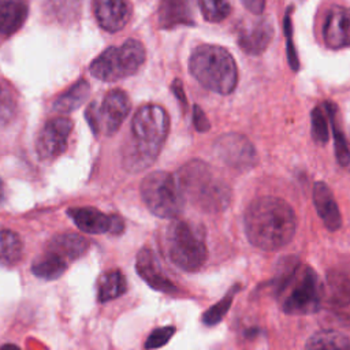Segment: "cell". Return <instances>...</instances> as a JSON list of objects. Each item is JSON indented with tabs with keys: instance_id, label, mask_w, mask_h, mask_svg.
I'll return each mask as SVG.
<instances>
[{
	"instance_id": "8",
	"label": "cell",
	"mask_w": 350,
	"mask_h": 350,
	"mask_svg": "<svg viewBox=\"0 0 350 350\" xmlns=\"http://www.w3.org/2000/svg\"><path fill=\"white\" fill-rule=\"evenodd\" d=\"M144 45L134 40H126L119 46H111L101 52L90 64V74L104 82H115L137 72L145 62Z\"/></svg>"
},
{
	"instance_id": "15",
	"label": "cell",
	"mask_w": 350,
	"mask_h": 350,
	"mask_svg": "<svg viewBox=\"0 0 350 350\" xmlns=\"http://www.w3.org/2000/svg\"><path fill=\"white\" fill-rule=\"evenodd\" d=\"M324 42L331 49L350 46V8L334 5L328 10L323 26Z\"/></svg>"
},
{
	"instance_id": "27",
	"label": "cell",
	"mask_w": 350,
	"mask_h": 350,
	"mask_svg": "<svg viewBox=\"0 0 350 350\" xmlns=\"http://www.w3.org/2000/svg\"><path fill=\"white\" fill-rule=\"evenodd\" d=\"M22 252L23 243L21 237L11 230H0V264H16L22 257Z\"/></svg>"
},
{
	"instance_id": "3",
	"label": "cell",
	"mask_w": 350,
	"mask_h": 350,
	"mask_svg": "<svg viewBox=\"0 0 350 350\" xmlns=\"http://www.w3.org/2000/svg\"><path fill=\"white\" fill-rule=\"evenodd\" d=\"M283 268L275 282V294L280 309L287 314L317 312L323 302L324 287L316 271L297 260H286Z\"/></svg>"
},
{
	"instance_id": "23",
	"label": "cell",
	"mask_w": 350,
	"mask_h": 350,
	"mask_svg": "<svg viewBox=\"0 0 350 350\" xmlns=\"http://www.w3.org/2000/svg\"><path fill=\"white\" fill-rule=\"evenodd\" d=\"M324 107H325V111L328 115V122L331 124L332 134H334V146H335L336 160L340 165L345 167L350 163V150H349L345 134H343L339 120H338V108L331 101H325Z\"/></svg>"
},
{
	"instance_id": "1",
	"label": "cell",
	"mask_w": 350,
	"mask_h": 350,
	"mask_svg": "<svg viewBox=\"0 0 350 350\" xmlns=\"http://www.w3.org/2000/svg\"><path fill=\"white\" fill-rule=\"evenodd\" d=\"M243 224L246 237L253 246L273 252L293 239L297 230V216L284 200L264 196L247 205Z\"/></svg>"
},
{
	"instance_id": "35",
	"label": "cell",
	"mask_w": 350,
	"mask_h": 350,
	"mask_svg": "<svg viewBox=\"0 0 350 350\" xmlns=\"http://www.w3.org/2000/svg\"><path fill=\"white\" fill-rule=\"evenodd\" d=\"M243 7L252 14L260 15L265 10V0H241Z\"/></svg>"
},
{
	"instance_id": "37",
	"label": "cell",
	"mask_w": 350,
	"mask_h": 350,
	"mask_svg": "<svg viewBox=\"0 0 350 350\" xmlns=\"http://www.w3.org/2000/svg\"><path fill=\"white\" fill-rule=\"evenodd\" d=\"M3 200H4V183H3V180L0 178V204L3 202Z\"/></svg>"
},
{
	"instance_id": "33",
	"label": "cell",
	"mask_w": 350,
	"mask_h": 350,
	"mask_svg": "<svg viewBox=\"0 0 350 350\" xmlns=\"http://www.w3.org/2000/svg\"><path fill=\"white\" fill-rule=\"evenodd\" d=\"M174 334H175V327H171V325L156 328L154 331L150 332V335L145 340V349L152 350V349L163 347L172 338Z\"/></svg>"
},
{
	"instance_id": "6",
	"label": "cell",
	"mask_w": 350,
	"mask_h": 350,
	"mask_svg": "<svg viewBox=\"0 0 350 350\" xmlns=\"http://www.w3.org/2000/svg\"><path fill=\"white\" fill-rule=\"evenodd\" d=\"M165 246L170 260L180 269H200L208 256L204 230L186 220H172L165 231Z\"/></svg>"
},
{
	"instance_id": "21",
	"label": "cell",
	"mask_w": 350,
	"mask_h": 350,
	"mask_svg": "<svg viewBox=\"0 0 350 350\" xmlns=\"http://www.w3.org/2000/svg\"><path fill=\"white\" fill-rule=\"evenodd\" d=\"M67 261L55 254L53 252L44 250L37 256L31 264V272L34 276L45 280H55L62 276L67 268Z\"/></svg>"
},
{
	"instance_id": "11",
	"label": "cell",
	"mask_w": 350,
	"mask_h": 350,
	"mask_svg": "<svg viewBox=\"0 0 350 350\" xmlns=\"http://www.w3.org/2000/svg\"><path fill=\"white\" fill-rule=\"evenodd\" d=\"M72 130V122L68 118H53L41 129L36 149L42 160H52L67 149L68 135Z\"/></svg>"
},
{
	"instance_id": "25",
	"label": "cell",
	"mask_w": 350,
	"mask_h": 350,
	"mask_svg": "<svg viewBox=\"0 0 350 350\" xmlns=\"http://www.w3.org/2000/svg\"><path fill=\"white\" fill-rule=\"evenodd\" d=\"M90 92V86L85 79H79L75 82L68 90L60 94L55 103L53 109L57 112H71L82 105V103L88 98Z\"/></svg>"
},
{
	"instance_id": "28",
	"label": "cell",
	"mask_w": 350,
	"mask_h": 350,
	"mask_svg": "<svg viewBox=\"0 0 350 350\" xmlns=\"http://www.w3.org/2000/svg\"><path fill=\"white\" fill-rule=\"evenodd\" d=\"M239 286H234L230 288V291L215 305H212L204 314H202V323L205 325H216L217 323L221 321V319L226 316V313L228 312L231 304H232V299H234V295L237 294Z\"/></svg>"
},
{
	"instance_id": "24",
	"label": "cell",
	"mask_w": 350,
	"mask_h": 350,
	"mask_svg": "<svg viewBox=\"0 0 350 350\" xmlns=\"http://www.w3.org/2000/svg\"><path fill=\"white\" fill-rule=\"evenodd\" d=\"M304 350H350V340L338 331H320L306 340Z\"/></svg>"
},
{
	"instance_id": "18",
	"label": "cell",
	"mask_w": 350,
	"mask_h": 350,
	"mask_svg": "<svg viewBox=\"0 0 350 350\" xmlns=\"http://www.w3.org/2000/svg\"><path fill=\"white\" fill-rule=\"evenodd\" d=\"M89 247V242L85 237L74 234V232H66V234H57L55 235L45 247L49 252H53L67 262L74 261L79 258Z\"/></svg>"
},
{
	"instance_id": "19",
	"label": "cell",
	"mask_w": 350,
	"mask_h": 350,
	"mask_svg": "<svg viewBox=\"0 0 350 350\" xmlns=\"http://www.w3.org/2000/svg\"><path fill=\"white\" fill-rule=\"evenodd\" d=\"M157 18L163 29H171L178 25H193V12L189 0H161Z\"/></svg>"
},
{
	"instance_id": "14",
	"label": "cell",
	"mask_w": 350,
	"mask_h": 350,
	"mask_svg": "<svg viewBox=\"0 0 350 350\" xmlns=\"http://www.w3.org/2000/svg\"><path fill=\"white\" fill-rule=\"evenodd\" d=\"M135 271L152 288L167 294L176 293V286L164 273L154 252L149 247H142L135 257Z\"/></svg>"
},
{
	"instance_id": "7",
	"label": "cell",
	"mask_w": 350,
	"mask_h": 350,
	"mask_svg": "<svg viewBox=\"0 0 350 350\" xmlns=\"http://www.w3.org/2000/svg\"><path fill=\"white\" fill-rule=\"evenodd\" d=\"M141 198L145 206L161 219H174L183 209L185 194L176 175L165 171L148 174L141 182Z\"/></svg>"
},
{
	"instance_id": "22",
	"label": "cell",
	"mask_w": 350,
	"mask_h": 350,
	"mask_svg": "<svg viewBox=\"0 0 350 350\" xmlns=\"http://www.w3.org/2000/svg\"><path fill=\"white\" fill-rule=\"evenodd\" d=\"M127 283L124 275L119 269H112L105 272L97 286V297L100 302H108L111 299L119 298L126 293Z\"/></svg>"
},
{
	"instance_id": "5",
	"label": "cell",
	"mask_w": 350,
	"mask_h": 350,
	"mask_svg": "<svg viewBox=\"0 0 350 350\" xmlns=\"http://www.w3.org/2000/svg\"><path fill=\"white\" fill-rule=\"evenodd\" d=\"M191 75L206 89L230 94L238 83V68L231 53L217 45L197 46L189 60Z\"/></svg>"
},
{
	"instance_id": "34",
	"label": "cell",
	"mask_w": 350,
	"mask_h": 350,
	"mask_svg": "<svg viewBox=\"0 0 350 350\" xmlns=\"http://www.w3.org/2000/svg\"><path fill=\"white\" fill-rule=\"evenodd\" d=\"M193 122H194V127L200 131V133H205L211 129V124H209V120L208 118L205 116L204 111L198 107V105H194V109H193Z\"/></svg>"
},
{
	"instance_id": "36",
	"label": "cell",
	"mask_w": 350,
	"mask_h": 350,
	"mask_svg": "<svg viewBox=\"0 0 350 350\" xmlns=\"http://www.w3.org/2000/svg\"><path fill=\"white\" fill-rule=\"evenodd\" d=\"M172 88H174V92L176 93V96H178V98L182 101V103H185L186 101V97H185V94H183V89H182V83L176 79L175 82H174V85H172Z\"/></svg>"
},
{
	"instance_id": "20",
	"label": "cell",
	"mask_w": 350,
	"mask_h": 350,
	"mask_svg": "<svg viewBox=\"0 0 350 350\" xmlns=\"http://www.w3.org/2000/svg\"><path fill=\"white\" fill-rule=\"evenodd\" d=\"M27 18V4L25 0H0V34L11 36L16 33Z\"/></svg>"
},
{
	"instance_id": "32",
	"label": "cell",
	"mask_w": 350,
	"mask_h": 350,
	"mask_svg": "<svg viewBox=\"0 0 350 350\" xmlns=\"http://www.w3.org/2000/svg\"><path fill=\"white\" fill-rule=\"evenodd\" d=\"M283 30L286 36V51H287V60L293 71H298L299 60L297 55V49L293 40V25H291V7L287 8L284 18H283Z\"/></svg>"
},
{
	"instance_id": "9",
	"label": "cell",
	"mask_w": 350,
	"mask_h": 350,
	"mask_svg": "<svg viewBox=\"0 0 350 350\" xmlns=\"http://www.w3.org/2000/svg\"><path fill=\"white\" fill-rule=\"evenodd\" d=\"M131 108L130 98L123 90L108 92L101 104L92 103L86 109V119L94 134L103 131L111 135L118 131Z\"/></svg>"
},
{
	"instance_id": "10",
	"label": "cell",
	"mask_w": 350,
	"mask_h": 350,
	"mask_svg": "<svg viewBox=\"0 0 350 350\" xmlns=\"http://www.w3.org/2000/svg\"><path fill=\"white\" fill-rule=\"evenodd\" d=\"M215 154L228 168L247 171L257 164V152L253 144L242 134L228 133L219 137L213 145Z\"/></svg>"
},
{
	"instance_id": "16",
	"label": "cell",
	"mask_w": 350,
	"mask_h": 350,
	"mask_svg": "<svg viewBox=\"0 0 350 350\" xmlns=\"http://www.w3.org/2000/svg\"><path fill=\"white\" fill-rule=\"evenodd\" d=\"M133 7L129 0H94V14L107 31H119L130 21Z\"/></svg>"
},
{
	"instance_id": "13",
	"label": "cell",
	"mask_w": 350,
	"mask_h": 350,
	"mask_svg": "<svg viewBox=\"0 0 350 350\" xmlns=\"http://www.w3.org/2000/svg\"><path fill=\"white\" fill-rule=\"evenodd\" d=\"M273 37V26L267 18L245 22L238 30V45L247 55H260Z\"/></svg>"
},
{
	"instance_id": "29",
	"label": "cell",
	"mask_w": 350,
	"mask_h": 350,
	"mask_svg": "<svg viewBox=\"0 0 350 350\" xmlns=\"http://www.w3.org/2000/svg\"><path fill=\"white\" fill-rule=\"evenodd\" d=\"M202 16L208 22H221L231 12V1L230 0H198Z\"/></svg>"
},
{
	"instance_id": "30",
	"label": "cell",
	"mask_w": 350,
	"mask_h": 350,
	"mask_svg": "<svg viewBox=\"0 0 350 350\" xmlns=\"http://www.w3.org/2000/svg\"><path fill=\"white\" fill-rule=\"evenodd\" d=\"M312 137L316 144L324 145L328 142V115L324 104L316 105L310 113Z\"/></svg>"
},
{
	"instance_id": "4",
	"label": "cell",
	"mask_w": 350,
	"mask_h": 350,
	"mask_svg": "<svg viewBox=\"0 0 350 350\" xmlns=\"http://www.w3.org/2000/svg\"><path fill=\"white\" fill-rule=\"evenodd\" d=\"M176 178L185 194L194 205L206 212H220L231 201L230 186L201 161L191 160L179 168Z\"/></svg>"
},
{
	"instance_id": "26",
	"label": "cell",
	"mask_w": 350,
	"mask_h": 350,
	"mask_svg": "<svg viewBox=\"0 0 350 350\" xmlns=\"http://www.w3.org/2000/svg\"><path fill=\"white\" fill-rule=\"evenodd\" d=\"M328 298L335 306H347L350 304V276L340 271H331L327 275Z\"/></svg>"
},
{
	"instance_id": "12",
	"label": "cell",
	"mask_w": 350,
	"mask_h": 350,
	"mask_svg": "<svg viewBox=\"0 0 350 350\" xmlns=\"http://www.w3.org/2000/svg\"><path fill=\"white\" fill-rule=\"evenodd\" d=\"M67 215L86 234H120L124 230V223L118 215H107L93 206L68 208Z\"/></svg>"
},
{
	"instance_id": "2",
	"label": "cell",
	"mask_w": 350,
	"mask_h": 350,
	"mask_svg": "<svg viewBox=\"0 0 350 350\" xmlns=\"http://www.w3.org/2000/svg\"><path fill=\"white\" fill-rule=\"evenodd\" d=\"M168 130L170 119L163 107H141L131 122V141L123 149V167L133 172L149 168L159 156Z\"/></svg>"
},
{
	"instance_id": "17",
	"label": "cell",
	"mask_w": 350,
	"mask_h": 350,
	"mask_svg": "<svg viewBox=\"0 0 350 350\" xmlns=\"http://www.w3.org/2000/svg\"><path fill=\"white\" fill-rule=\"evenodd\" d=\"M313 204L317 215L329 231H336L342 226L340 211L336 205L331 189L324 182H316L313 186Z\"/></svg>"
},
{
	"instance_id": "31",
	"label": "cell",
	"mask_w": 350,
	"mask_h": 350,
	"mask_svg": "<svg viewBox=\"0 0 350 350\" xmlns=\"http://www.w3.org/2000/svg\"><path fill=\"white\" fill-rule=\"evenodd\" d=\"M16 113V97L12 89L0 81V122H10Z\"/></svg>"
}]
</instances>
